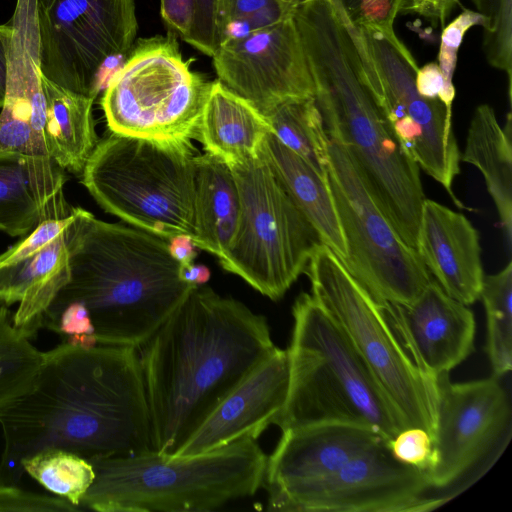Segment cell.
<instances>
[{
    "label": "cell",
    "mask_w": 512,
    "mask_h": 512,
    "mask_svg": "<svg viewBox=\"0 0 512 512\" xmlns=\"http://www.w3.org/2000/svg\"><path fill=\"white\" fill-rule=\"evenodd\" d=\"M67 180L49 156L0 152V231L24 237L43 220L68 216Z\"/></svg>",
    "instance_id": "22"
},
{
    "label": "cell",
    "mask_w": 512,
    "mask_h": 512,
    "mask_svg": "<svg viewBox=\"0 0 512 512\" xmlns=\"http://www.w3.org/2000/svg\"><path fill=\"white\" fill-rule=\"evenodd\" d=\"M240 217V196L231 168L204 153L195 158L194 247L221 260L230 248Z\"/></svg>",
    "instance_id": "25"
},
{
    "label": "cell",
    "mask_w": 512,
    "mask_h": 512,
    "mask_svg": "<svg viewBox=\"0 0 512 512\" xmlns=\"http://www.w3.org/2000/svg\"><path fill=\"white\" fill-rule=\"evenodd\" d=\"M47 155L66 172L81 175L98 138L94 98L63 89L42 76Z\"/></svg>",
    "instance_id": "28"
},
{
    "label": "cell",
    "mask_w": 512,
    "mask_h": 512,
    "mask_svg": "<svg viewBox=\"0 0 512 512\" xmlns=\"http://www.w3.org/2000/svg\"><path fill=\"white\" fill-rule=\"evenodd\" d=\"M8 24L7 80L0 108V152L48 156L38 0H16Z\"/></svg>",
    "instance_id": "17"
},
{
    "label": "cell",
    "mask_w": 512,
    "mask_h": 512,
    "mask_svg": "<svg viewBox=\"0 0 512 512\" xmlns=\"http://www.w3.org/2000/svg\"><path fill=\"white\" fill-rule=\"evenodd\" d=\"M95 479L80 507L99 512H204L253 496L267 456L254 439L167 459L142 454L89 460Z\"/></svg>",
    "instance_id": "5"
},
{
    "label": "cell",
    "mask_w": 512,
    "mask_h": 512,
    "mask_svg": "<svg viewBox=\"0 0 512 512\" xmlns=\"http://www.w3.org/2000/svg\"><path fill=\"white\" fill-rule=\"evenodd\" d=\"M73 219L74 207L66 217L43 220L19 242L0 254V268L21 262L47 247L66 231Z\"/></svg>",
    "instance_id": "36"
},
{
    "label": "cell",
    "mask_w": 512,
    "mask_h": 512,
    "mask_svg": "<svg viewBox=\"0 0 512 512\" xmlns=\"http://www.w3.org/2000/svg\"><path fill=\"white\" fill-rule=\"evenodd\" d=\"M399 3V2H398Z\"/></svg>",
    "instance_id": "46"
},
{
    "label": "cell",
    "mask_w": 512,
    "mask_h": 512,
    "mask_svg": "<svg viewBox=\"0 0 512 512\" xmlns=\"http://www.w3.org/2000/svg\"><path fill=\"white\" fill-rule=\"evenodd\" d=\"M10 27L8 22L0 24V108L2 107L7 80V45Z\"/></svg>",
    "instance_id": "44"
},
{
    "label": "cell",
    "mask_w": 512,
    "mask_h": 512,
    "mask_svg": "<svg viewBox=\"0 0 512 512\" xmlns=\"http://www.w3.org/2000/svg\"><path fill=\"white\" fill-rule=\"evenodd\" d=\"M195 151L190 140L111 132L98 142L81 183L105 211L169 240L193 237Z\"/></svg>",
    "instance_id": "7"
},
{
    "label": "cell",
    "mask_w": 512,
    "mask_h": 512,
    "mask_svg": "<svg viewBox=\"0 0 512 512\" xmlns=\"http://www.w3.org/2000/svg\"><path fill=\"white\" fill-rule=\"evenodd\" d=\"M283 5L292 8L299 0H278Z\"/></svg>",
    "instance_id": "45"
},
{
    "label": "cell",
    "mask_w": 512,
    "mask_h": 512,
    "mask_svg": "<svg viewBox=\"0 0 512 512\" xmlns=\"http://www.w3.org/2000/svg\"><path fill=\"white\" fill-rule=\"evenodd\" d=\"M382 440L373 429L347 422H318L283 430L267 457L263 484L268 499L336 472Z\"/></svg>",
    "instance_id": "20"
},
{
    "label": "cell",
    "mask_w": 512,
    "mask_h": 512,
    "mask_svg": "<svg viewBox=\"0 0 512 512\" xmlns=\"http://www.w3.org/2000/svg\"><path fill=\"white\" fill-rule=\"evenodd\" d=\"M284 512H428L439 508L425 471L398 461L382 440L336 472L268 499Z\"/></svg>",
    "instance_id": "15"
},
{
    "label": "cell",
    "mask_w": 512,
    "mask_h": 512,
    "mask_svg": "<svg viewBox=\"0 0 512 512\" xmlns=\"http://www.w3.org/2000/svg\"><path fill=\"white\" fill-rule=\"evenodd\" d=\"M195 49L212 57L219 47L216 0H196L193 27L185 39Z\"/></svg>",
    "instance_id": "39"
},
{
    "label": "cell",
    "mask_w": 512,
    "mask_h": 512,
    "mask_svg": "<svg viewBox=\"0 0 512 512\" xmlns=\"http://www.w3.org/2000/svg\"><path fill=\"white\" fill-rule=\"evenodd\" d=\"M292 17L328 137L354 161L369 193L416 250L425 200L419 166L406 153L366 84L342 0H300Z\"/></svg>",
    "instance_id": "3"
},
{
    "label": "cell",
    "mask_w": 512,
    "mask_h": 512,
    "mask_svg": "<svg viewBox=\"0 0 512 512\" xmlns=\"http://www.w3.org/2000/svg\"><path fill=\"white\" fill-rule=\"evenodd\" d=\"M416 251L450 297L467 306L480 298L485 276L480 236L465 215L425 198Z\"/></svg>",
    "instance_id": "21"
},
{
    "label": "cell",
    "mask_w": 512,
    "mask_h": 512,
    "mask_svg": "<svg viewBox=\"0 0 512 512\" xmlns=\"http://www.w3.org/2000/svg\"><path fill=\"white\" fill-rule=\"evenodd\" d=\"M0 425V482L10 485L24 475L22 460L45 449L88 461L153 450L138 349L62 342L45 352L33 387L0 416Z\"/></svg>",
    "instance_id": "1"
},
{
    "label": "cell",
    "mask_w": 512,
    "mask_h": 512,
    "mask_svg": "<svg viewBox=\"0 0 512 512\" xmlns=\"http://www.w3.org/2000/svg\"><path fill=\"white\" fill-rule=\"evenodd\" d=\"M305 273L312 296L341 328L405 428L421 427L433 438L437 410L435 380L410 358L393 331L382 302L322 243L312 252Z\"/></svg>",
    "instance_id": "8"
},
{
    "label": "cell",
    "mask_w": 512,
    "mask_h": 512,
    "mask_svg": "<svg viewBox=\"0 0 512 512\" xmlns=\"http://www.w3.org/2000/svg\"><path fill=\"white\" fill-rule=\"evenodd\" d=\"M264 116L285 146L326 177L329 138L314 96L288 99Z\"/></svg>",
    "instance_id": "29"
},
{
    "label": "cell",
    "mask_w": 512,
    "mask_h": 512,
    "mask_svg": "<svg viewBox=\"0 0 512 512\" xmlns=\"http://www.w3.org/2000/svg\"><path fill=\"white\" fill-rule=\"evenodd\" d=\"M211 82L191 69L168 32L140 38L109 78L101 99L111 132L153 140H190Z\"/></svg>",
    "instance_id": "10"
},
{
    "label": "cell",
    "mask_w": 512,
    "mask_h": 512,
    "mask_svg": "<svg viewBox=\"0 0 512 512\" xmlns=\"http://www.w3.org/2000/svg\"><path fill=\"white\" fill-rule=\"evenodd\" d=\"M388 445L392 455L403 464L422 471L429 470L433 465V438L421 427L401 430Z\"/></svg>",
    "instance_id": "37"
},
{
    "label": "cell",
    "mask_w": 512,
    "mask_h": 512,
    "mask_svg": "<svg viewBox=\"0 0 512 512\" xmlns=\"http://www.w3.org/2000/svg\"><path fill=\"white\" fill-rule=\"evenodd\" d=\"M81 510L61 497L37 494L0 482V512H75Z\"/></svg>",
    "instance_id": "38"
},
{
    "label": "cell",
    "mask_w": 512,
    "mask_h": 512,
    "mask_svg": "<svg viewBox=\"0 0 512 512\" xmlns=\"http://www.w3.org/2000/svg\"><path fill=\"white\" fill-rule=\"evenodd\" d=\"M271 126L251 102L231 91L218 79L211 82L195 139L229 167L257 159Z\"/></svg>",
    "instance_id": "23"
},
{
    "label": "cell",
    "mask_w": 512,
    "mask_h": 512,
    "mask_svg": "<svg viewBox=\"0 0 512 512\" xmlns=\"http://www.w3.org/2000/svg\"><path fill=\"white\" fill-rule=\"evenodd\" d=\"M415 85L422 97L439 99L444 88V79L439 65L436 62H430L418 68Z\"/></svg>",
    "instance_id": "43"
},
{
    "label": "cell",
    "mask_w": 512,
    "mask_h": 512,
    "mask_svg": "<svg viewBox=\"0 0 512 512\" xmlns=\"http://www.w3.org/2000/svg\"><path fill=\"white\" fill-rule=\"evenodd\" d=\"M459 0H399L398 14H417L444 26Z\"/></svg>",
    "instance_id": "42"
},
{
    "label": "cell",
    "mask_w": 512,
    "mask_h": 512,
    "mask_svg": "<svg viewBox=\"0 0 512 512\" xmlns=\"http://www.w3.org/2000/svg\"><path fill=\"white\" fill-rule=\"evenodd\" d=\"M288 384L287 350L275 346L169 459L207 453L242 439L256 440L281 412Z\"/></svg>",
    "instance_id": "19"
},
{
    "label": "cell",
    "mask_w": 512,
    "mask_h": 512,
    "mask_svg": "<svg viewBox=\"0 0 512 512\" xmlns=\"http://www.w3.org/2000/svg\"><path fill=\"white\" fill-rule=\"evenodd\" d=\"M483 17L482 48L492 67L508 76V98L512 82V0H471Z\"/></svg>",
    "instance_id": "34"
},
{
    "label": "cell",
    "mask_w": 512,
    "mask_h": 512,
    "mask_svg": "<svg viewBox=\"0 0 512 512\" xmlns=\"http://www.w3.org/2000/svg\"><path fill=\"white\" fill-rule=\"evenodd\" d=\"M21 466L24 473L47 490L77 507H80L83 496L95 479L90 461L59 448L41 450L28 456L22 460Z\"/></svg>",
    "instance_id": "32"
},
{
    "label": "cell",
    "mask_w": 512,
    "mask_h": 512,
    "mask_svg": "<svg viewBox=\"0 0 512 512\" xmlns=\"http://www.w3.org/2000/svg\"><path fill=\"white\" fill-rule=\"evenodd\" d=\"M212 60L218 80L263 114L288 99L314 96L292 10L277 22L223 41Z\"/></svg>",
    "instance_id": "16"
},
{
    "label": "cell",
    "mask_w": 512,
    "mask_h": 512,
    "mask_svg": "<svg viewBox=\"0 0 512 512\" xmlns=\"http://www.w3.org/2000/svg\"><path fill=\"white\" fill-rule=\"evenodd\" d=\"M483 17L477 11L463 10L442 30L438 53V65L444 79V88L439 100L452 112L455 98L453 75L456 68L458 51L466 32L473 26L483 25Z\"/></svg>",
    "instance_id": "35"
},
{
    "label": "cell",
    "mask_w": 512,
    "mask_h": 512,
    "mask_svg": "<svg viewBox=\"0 0 512 512\" xmlns=\"http://www.w3.org/2000/svg\"><path fill=\"white\" fill-rule=\"evenodd\" d=\"M230 168L239 191L240 217L220 264L276 301L305 272L320 238L263 149L257 159Z\"/></svg>",
    "instance_id": "9"
},
{
    "label": "cell",
    "mask_w": 512,
    "mask_h": 512,
    "mask_svg": "<svg viewBox=\"0 0 512 512\" xmlns=\"http://www.w3.org/2000/svg\"><path fill=\"white\" fill-rule=\"evenodd\" d=\"M13 324L7 306H0V416L33 387L45 352Z\"/></svg>",
    "instance_id": "30"
},
{
    "label": "cell",
    "mask_w": 512,
    "mask_h": 512,
    "mask_svg": "<svg viewBox=\"0 0 512 512\" xmlns=\"http://www.w3.org/2000/svg\"><path fill=\"white\" fill-rule=\"evenodd\" d=\"M274 347L263 315L209 287H193L138 348L153 451L171 458Z\"/></svg>",
    "instance_id": "2"
},
{
    "label": "cell",
    "mask_w": 512,
    "mask_h": 512,
    "mask_svg": "<svg viewBox=\"0 0 512 512\" xmlns=\"http://www.w3.org/2000/svg\"><path fill=\"white\" fill-rule=\"evenodd\" d=\"M328 138L325 172L347 247L343 265L378 301L409 304L431 274L379 209L344 146Z\"/></svg>",
    "instance_id": "12"
},
{
    "label": "cell",
    "mask_w": 512,
    "mask_h": 512,
    "mask_svg": "<svg viewBox=\"0 0 512 512\" xmlns=\"http://www.w3.org/2000/svg\"><path fill=\"white\" fill-rule=\"evenodd\" d=\"M486 320V352L493 375L504 377L512 368V262L484 276L480 293Z\"/></svg>",
    "instance_id": "31"
},
{
    "label": "cell",
    "mask_w": 512,
    "mask_h": 512,
    "mask_svg": "<svg viewBox=\"0 0 512 512\" xmlns=\"http://www.w3.org/2000/svg\"><path fill=\"white\" fill-rule=\"evenodd\" d=\"M382 305L410 358L432 379L449 374L473 351V312L450 297L434 279L411 303Z\"/></svg>",
    "instance_id": "18"
},
{
    "label": "cell",
    "mask_w": 512,
    "mask_h": 512,
    "mask_svg": "<svg viewBox=\"0 0 512 512\" xmlns=\"http://www.w3.org/2000/svg\"><path fill=\"white\" fill-rule=\"evenodd\" d=\"M65 239L70 278L45 312L81 304L98 345L140 348L197 286L169 239L136 226L76 207Z\"/></svg>",
    "instance_id": "4"
},
{
    "label": "cell",
    "mask_w": 512,
    "mask_h": 512,
    "mask_svg": "<svg viewBox=\"0 0 512 512\" xmlns=\"http://www.w3.org/2000/svg\"><path fill=\"white\" fill-rule=\"evenodd\" d=\"M434 461L425 471L439 507L479 481L498 461L512 436V407L501 377L454 383L435 379Z\"/></svg>",
    "instance_id": "11"
},
{
    "label": "cell",
    "mask_w": 512,
    "mask_h": 512,
    "mask_svg": "<svg viewBox=\"0 0 512 512\" xmlns=\"http://www.w3.org/2000/svg\"><path fill=\"white\" fill-rule=\"evenodd\" d=\"M38 28L42 76L95 99L134 45L135 1L38 0Z\"/></svg>",
    "instance_id": "14"
},
{
    "label": "cell",
    "mask_w": 512,
    "mask_h": 512,
    "mask_svg": "<svg viewBox=\"0 0 512 512\" xmlns=\"http://www.w3.org/2000/svg\"><path fill=\"white\" fill-rule=\"evenodd\" d=\"M70 278L65 232L35 255L0 268V303L19 302L13 324L30 338L42 328V318Z\"/></svg>",
    "instance_id": "24"
},
{
    "label": "cell",
    "mask_w": 512,
    "mask_h": 512,
    "mask_svg": "<svg viewBox=\"0 0 512 512\" xmlns=\"http://www.w3.org/2000/svg\"><path fill=\"white\" fill-rule=\"evenodd\" d=\"M196 0H160V13L169 31L183 41L193 27Z\"/></svg>",
    "instance_id": "41"
},
{
    "label": "cell",
    "mask_w": 512,
    "mask_h": 512,
    "mask_svg": "<svg viewBox=\"0 0 512 512\" xmlns=\"http://www.w3.org/2000/svg\"><path fill=\"white\" fill-rule=\"evenodd\" d=\"M356 25L373 63L374 75L367 86L392 132L419 168L439 182L459 208H464L452 192L460 171L452 112L439 99H426L418 93L416 60L393 25Z\"/></svg>",
    "instance_id": "13"
},
{
    "label": "cell",
    "mask_w": 512,
    "mask_h": 512,
    "mask_svg": "<svg viewBox=\"0 0 512 512\" xmlns=\"http://www.w3.org/2000/svg\"><path fill=\"white\" fill-rule=\"evenodd\" d=\"M292 315L288 392L273 424L283 431L318 422L355 423L388 442L405 429L348 338L312 294L297 297Z\"/></svg>",
    "instance_id": "6"
},
{
    "label": "cell",
    "mask_w": 512,
    "mask_h": 512,
    "mask_svg": "<svg viewBox=\"0 0 512 512\" xmlns=\"http://www.w3.org/2000/svg\"><path fill=\"white\" fill-rule=\"evenodd\" d=\"M511 113L502 128L493 108L479 105L472 116L460 160L476 166L496 206L505 244L512 246V143Z\"/></svg>",
    "instance_id": "27"
},
{
    "label": "cell",
    "mask_w": 512,
    "mask_h": 512,
    "mask_svg": "<svg viewBox=\"0 0 512 512\" xmlns=\"http://www.w3.org/2000/svg\"><path fill=\"white\" fill-rule=\"evenodd\" d=\"M292 8L278 0H216L219 42L245 36L277 22Z\"/></svg>",
    "instance_id": "33"
},
{
    "label": "cell",
    "mask_w": 512,
    "mask_h": 512,
    "mask_svg": "<svg viewBox=\"0 0 512 512\" xmlns=\"http://www.w3.org/2000/svg\"><path fill=\"white\" fill-rule=\"evenodd\" d=\"M351 19L363 26L393 25L399 0H344Z\"/></svg>",
    "instance_id": "40"
},
{
    "label": "cell",
    "mask_w": 512,
    "mask_h": 512,
    "mask_svg": "<svg viewBox=\"0 0 512 512\" xmlns=\"http://www.w3.org/2000/svg\"><path fill=\"white\" fill-rule=\"evenodd\" d=\"M264 153L284 187L312 224L322 244L342 263L347 247L326 177L269 132Z\"/></svg>",
    "instance_id": "26"
}]
</instances>
